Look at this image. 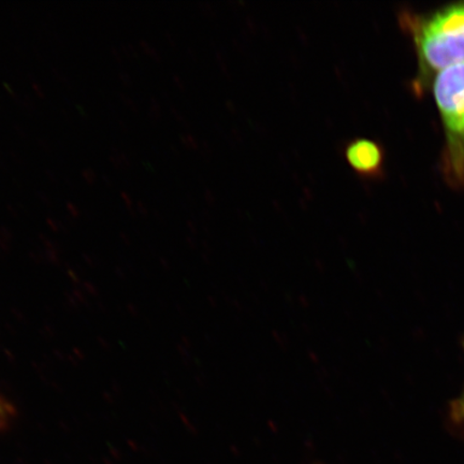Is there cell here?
I'll use <instances>...</instances> for the list:
<instances>
[{
    "label": "cell",
    "mask_w": 464,
    "mask_h": 464,
    "mask_svg": "<svg viewBox=\"0 0 464 464\" xmlns=\"http://www.w3.org/2000/svg\"><path fill=\"white\" fill-rule=\"evenodd\" d=\"M398 23L413 44L417 71L411 90L422 98L437 75L464 63V2L440 5L427 13L403 8Z\"/></svg>",
    "instance_id": "cell-1"
},
{
    "label": "cell",
    "mask_w": 464,
    "mask_h": 464,
    "mask_svg": "<svg viewBox=\"0 0 464 464\" xmlns=\"http://www.w3.org/2000/svg\"><path fill=\"white\" fill-rule=\"evenodd\" d=\"M430 90L445 139L440 173L450 188L464 190V63L440 72Z\"/></svg>",
    "instance_id": "cell-2"
},
{
    "label": "cell",
    "mask_w": 464,
    "mask_h": 464,
    "mask_svg": "<svg viewBox=\"0 0 464 464\" xmlns=\"http://www.w3.org/2000/svg\"><path fill=\"white\" fill-rule=\"evenodd\" d=\"M343 156L357 176L367 181H377L386 176V150L373 139L357 137L344 143Z\"/></svg>",
    "instance_id": "cell-3"
},
{
    "label": "cell",
    "mask_w": 464,
    "mask_h": 464,
    "mask_svg": "<svg viewBox=\"0 0 464 464\" xmlns=\"http://www.w3.org/2000/svg\"><path fill=\"white\" fill-rule=\"evenodd\" d=\"M450 419L458 430L464 432V390L450 404Z\"/></svg>",
    "instance_id": "cell-4"
},
{
    "label": "cell",
    "mask_w": 464,
    "mask_h": 464,
    "mask_svg": "<svg viewBox=\"0 0 464 464\" xmlns=\"http://www.w3.org/2000/svg\"><path fill=\"white\" fill-rule=\"evenodd\" d=\"M9 415L10 411L8 406L5 405L2 400H0V427H2L4 423L7 421Z\"/></svg>",
    "instance_id": "cell-5"
},
{
    "label": "cell",
    "mask_w": 464,
    "mask_h": 464,
    "mask_svg": "<svg viewBox=\"0 0 464 464\" xmlns=\"http://www.w3.org/2000/svg\"><path fill=\"white\" fill-rule=\"evenodd\" d=\"M83 177L86 179V181L90 184H92L95 182L96 177L94 172H92L90 169H87L83 172Z\"/></svg>",
    "instance_id": "cell-6"
}]
</instances>
